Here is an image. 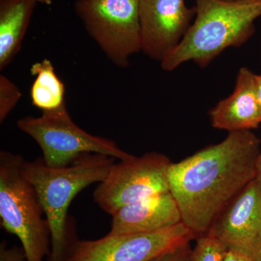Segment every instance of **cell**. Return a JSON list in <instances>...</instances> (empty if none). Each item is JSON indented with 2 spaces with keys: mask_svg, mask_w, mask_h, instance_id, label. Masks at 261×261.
<instances>
[{
  "mask_svg": "<svg viewBox=\"0 0 261 261\" xmlns=\"http://www.w3.org/2000/svg\"><path fill=\"white\" fill-rule=\"evenodd\" d=\"M260 144L252 130L231 132L219 143L170 165L169 191L194 239L208 232L221 211L257 177Z\"/></svg>",
  "mask_w": 261,
  "mask_h": 261,
  "instance_id": "cell-1",
  "label": "cell"
},
{
  "mask_svg": "<svg viewBox=\"0 0 261 261\" xmlns=\"http://www.w3.org/2000/svg\"><path fill=\"white\" fill-rule=\"evenodd\" d=\"M116 159L106 154H83L65 167H51L42 158L24 160L22 172L35 188L49 223L51 251L47 261H65L77 240L70 228L68 211L82 190L99 184L109 173Z\"/></svg>",
  "mask_w": 261,
  "mask_h": 261,
  "instance_id": "cell-2",
  "label": "cell"
},
{
  "mask_svg": "<svg viewBox=\"0 0 261 261\" xmlns=\"http://www.w3.org/2000/svg\"><path fill=\"white\" fill-rule=\"evenodd\" d=\"M195 1V20L176 49L161 63L166 71L188 61L203 69L228 48L245 44L261 17V0Z\"/></svg>",
  "mask_w": 261,
  "mask_h": 261,
  "instance_id": "cell-3",
  "label": "cell"
},
{
  "mask_svg": "<svg viewBox=\"0 0 261 261\" xmlns=\"http://www.w3.org/2000/svg\"><path fill=\"white\" fill-rule=\"evenodd\" d=\"M23 158L0 152V223L20 240L27 261H44L51 251L49 223L39 196L22 172Z\"/></svg>",
  "mask_w": 261,
  "mask_h": 261,
  "instance_id": "cell-4",
  "label": "cell"
},
{
  "mask_svg": "<svg viewBox=\"0 0 261 261\" xmlns=\"http://www.w3.org/2000/svg\"><path fill=\"white\" fill-rule=\"evenodd\" d=\"M18 128L37 142L42 159L51 167L69 166L83 154H106L119 161L132 159L116 142L92 135L75 124L64 106L42 112L39 117L27 116L17 122Z\"/></svg>",
  "mask_w": 261,
  "mask_h": 261,
  "instance_id": "cell-5",
  "label": "cell"
},
{
  "mask_svg": "<svg viewBox=\"0 0 261 261\" xmlns=\"http://www.w3.org/2000/svg\"><path fill=\"white\" fill-rule=\"evenodd\" d=\"M74 9L113 64L126 68L142 51L140 0H77Z\"/></svg>",
  "mask_w": 261,
  "mask_h": 261,
  "instance_id": "cell-6",
  "label": "cell"
},
{
  "mask_svg": "<svg viewBox=\"0 0 261 261\" xmlns=\"http://www.w3.org/2000/svg\"><path fill=\"white\" fill-rule=\"evenodd\" d=\"M171 161L159 152H147L115 163L94 190V202L112 216L123 206L169 191Z\"/></svg>",
  "mask_w": 261,
  "mask_h": 261,
  "instance_id": "cell-7",
  "label": "cell"
},
{
  "mask_svg": "<svg viewBox=\"0 0 261 261\" xmlns=\"http://www.w3.org/2000/svg\"><path fill=\"white\" fill-rule=\"evenodd\" d=\"M193 239L182 223L152 232L108 233L97 240H75L65 261H150Z\"/></svg>",
  "mask_w": 261,
  "mask_h": 261,
  "instance_id": "cell-8",
  "label": "cell"
},
{
  "mask_svg": "<svg viewBox=\"0 0 261 261\" xmlns=\"http://www.w3.org/2000/svg\"><path fill=\"white\" fill-rule=\"evenodd\" d=\"M195 8L185 0H140L142 51L162 62L186 35Z\"/></svg>",
  "mask_w": 261,
  "mask_h": 261,
  "instance_id": "cell-9",
  "label": "cell"
},
{
  "mask_svg": "<svg viewBox=\"0 0 261 261\" xmlns=\"http://www.w3.org/2000/svg\"><path fill=\"white\" fill-rule=\"evenodd\" d=\"M208 233L255 258L261 247V181H250L218 215Z\"/></svg>",
  "mask_w": 261,
  "mask_h": 261,
  "instance_id": "cell-10",
  "label": "cell"
},
{
  "mask_svg": "<svg viewBox=\"0 0 261 261\" xmlns=\"http://www.w3.org/2000/svg\"><path fill=\"white\" fill-rule=\"evenodd\" d=\"M211 126L231 132L252 130L261 124L255 73L246 67L239 70L231 95L221 99L209 112Z\"/></svg>",
  "mask_w": 261,
  "mask_h": 261,
  "instance_id": "cell-11",
  "label": "cell"
},
{
  "mask_svg": "<svg viewBox=\"0 0 261 261\" xmlns=\"http://www.w3.org/2000/svg\"><path fill=\"white\" fill-rule=\"evenodd\" d=\"M111 216L109 233L113 234L152 232L182 223L179 207L170 192L123 206Z\"/></svg>",
  "mask_w": 261,
  "mask_h": 261,
  "instance_id": "cell-12",
  "label": "cell"
},
{
  "mask_svg": "<svg viewBox=\"0 0 261 261\" xmlns=\"http://www.w3.org/2000/svg\"><path fill=\"white\" fill-rule=\"evenodd\" d=\"M37 0H0V69L18 54Z\"/></svg>",
  "mask_w": 261,
  "mask_h": 261,
  "instance_id": "cell-13",
  "label": "cell"
},
{
  "mask_svg": "<svg viewBox=\"0 0 261 261\" xmlns=\"http://www.w3.org/2000/svg\"><path fill=\"white\" fill-rule=\"evenodd\" d=\"M31 73L35 76L31 87L33 106L42 112L54 111L64 106L65 87L48 59L32 65Z\"/></svg>",
  "mask_w": 261,
  "mask_h": 261,
  "instance_id": "cell-14",
  "label": "cell"
},
{
  "mask_svg": "<svg viewBox=\"0 0 261 261\" xmlns=\"http://www.w3.org/2000/svg\"><path fill=\"white\" fill-rule=\"evenodd\" d=\"M196 241L189 261H224L227 248L218 239L207 233Z\"/></svg>",
  "mask_w": 261,
  "mask_h": 261,
  "instance_id": "cell-15",
  "label": "cell"
},
{
  "mask_svg": "<svg viewBox=\"0 0 261 261\" xmlns=\"http://www.w3.org/2000/svg\"><path fill=\"white\" fill-rule=\"evenodd\" d=\"M21 97L18 86L5 75H0V123L5 121Z\"/></svg>",
  "mask_w": 261,
  "mask_h": 261,
  "instance_id": "cell-16",
  "label": "cell"
},
{
  "mask_svg": "<svg viewBox=\"0 0 261 261\" xmlns=\"http://www.w3.org/2000/svg\"><path fill=\"white\" fill-rule=\"evenodd\" d=\"M190 242H184L150 261H189L192 249Z\"/></svg>",
  "mask_w": 261,
  "mask_h": 261,
  "instance_id": "cell-17",
  "label": "cell"
},
{
  "mask_svg": "<svg viewBox=\"0 0 261 261\" xmlns=\"http://www.w3.org/2000/svg\"><path fill=\"white\" fill-rule=\"evenodd\" d=\"M0 261H27L21 247H8L5 242L0 245Z\"/></svg>",
  "mask_w": 261,
  "mask_h": 261,
  "instance_id": "cell-18",
  "label": "cell"
},
{
  "mask_svg": "<svg viewBox=\"0 0 261 261\" xmlns=\"http://www.w3.org/2000/svg\"><path fill=\"white\" fill-rule=\"evenodd\" d=\"M224 261H256L255 257L240 250L227 249Z\"/></svg>",
  "mask_w": 261,
  "mask_h": 261,
  "instance_id": "cell-19",
  "label": "cell"
},
{
  "mask_svg": "<svg viewBox=\"0 0 261 261\" xmlns=\"http://www.w3.org/2000/svg\"><path fill=\"white\" fill-rule=\"evenodd\" d=\"M255 85H256L257 100H258L261 113V74H255Z\"/></svg>",
  "mask_w": 261,
  "mask_h": 261,
  "instance_id": "cell-20",
  "label": "cell"
},
{
  "mask_svg": "<svg viewBox=\"0 0 261 261\" xmlns=\"http://www.w3.org/2000/svg\"><path fill=\"white\" fill-rule=\"evenodd\" d=\"M257 178L261 181V151L257 161Z\"/></svg>",
  "mask_w": 261,
  "mask_h": 261,
  "instance_id": "cell-21",
  "label": "cell"
},
{
  "mask_svg": "<svg viewBox=\"0 0 261 261\" xmlns=\"http://www.w3.org/2000/svg\"><path fill=\"white\" fill-rule=\"evenodd\" d=\"M54 0H37L38 3H42V4L46 5H50L53 4Z\"/></svg>",
  "mask_w": 261,
  "mask_h": 261,
  "instance_id": "cell-22",
  "label": "cell"
},
{
  "mask_svg": "<svg viewBox=\"0 0 261 261\" xmlns=\"http://www.w3.org/2000/svg\"><path fill=\"white\" fill-rule=\"evenodd\" d=\"M255 260L256 261H261V247L259 249L258 252H257L256 256H255Z\"/></svg>",
  "mask_w": 261,
  "mask_h": 261,
  "instance_id": "cell-23",
  "label": "cell"
},
{
  "mask_svg": "<svg viewBox=\"0 0 261 261\" xmlns=\"http://www.w3.org/2000/svg\"><path fill=\"white\" fill-rule=\"evenodd\" d=\"M226 1H239V0H226Z\"/></svg>",
  "mask_w": 261,
  "mask_h": 261,
  "instance_id": "cell-24",
  "label": "cell"
}]
</instances>
